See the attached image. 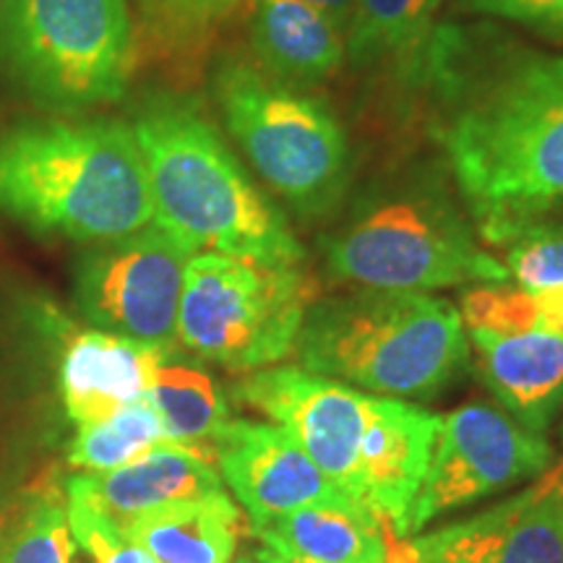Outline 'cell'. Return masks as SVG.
I'll return each mask as SVG.
<instances>
[{"label": "cell", "mask_w": 563, "mask_h": 563, "mask_svg": "<svg viewBox=\"0 0 563 563\" xmlns=\"http://www.w3.org/2000/svg\"><path fill=\"white\" fill-rule=\"evenodd\" d=\"M420 89L483 243L563 211V55L443 24Z\"/></svg>", "instance_id": "1"}, {"label": "cell", "mask_w": 563, "mask_h": 563, "mask_svg": "<svg viewBox=\"0 0 563 563\" xmlns=\"http://www.w3.org/2000/svg\"><path fill=\"white\" fill-rule=\"evenodd\" d=\"M232 397L279 426L334 488L376 514L394 538H402L407 509L439 439L441 415L298 365L245 373Z\"/></svg>", "instance_id": "2"}, {"label": "cell", "mask_w": 563, "mask_h": 563, "mask_svg": "<svg viewBox=\"0 0 563 563\" xmlns=\"http://www.w3.org/2000/svg\"><path fill=\"white\" fill-rule=\"evenodd\" d=\"M131 129L150 175L159 228L194 251L264 264L306 262L287 217L253 183L199 102L152 95Z\"/></svg>", "instance_id": "3"}, {"label": "cell", "mask_w": 563, "mask_h": 563, "mask_svg": "<svg viewBox=\"0 0 563 563\" xmlns=\"http://www.w3.org/2000/svg\"><path fill=\"white\" fill-rule=\"evenodd\" d=\"M0 211L45 235L115 241L154 222L144 157L121 121L26 123L0 139Z\"/></svg>", "instance_id": "4"}, {"label": "cell", "mask_w": 563, "mask_h": 563, "mask_svg": "<svg viewBox=\"0 0 563 563\" xmlns=\"http://www.w3.org/2000/svg\"><path fill=\"white\" fill-rule=\"evenodd\" d=\"M319 245L329 277L352 290L431 292L509 279L431 165H402L368 183Z\"/></svg>", "instance_id": "5"}, {"label": "cell", "mask_w": 563, "mask_h": 563, "mask_svg": "<svg viewBox=\"0 0 563 563\" xmlns=\"http://www.w3.org/2000/svg\"><path fill=\"white\" fill-rule=\"evenodd\" d=\"M300 368L389 399H433L470 355L462 316L428 292L350 290L308 308Z\"/></svg>", "instance_id": "6"}, {"label": "cell", "mask_w": 563, "mask_h": 563, "mask_svg": "<svg viewBox=\"0 0 563 563\" xmlns=\"http://www.w3.org/2000/svg\"><path fill=\"white\" fill-rule=\"evenodd\" d=\"M224 129L266 186L300 220L336 214L352 186V146L336 112L258 66L224 58L211 79Z\"/></svg>", "instance_id": "7"}, {"label": "cell", "mask_w": 563, "mask_h": 563, "mask_svg": "<svg viewBox=\"0 0 563 563\" xmlns=\"http://www.w3.org/2000/svg\"><path fill=\"white\" fill-rule=\"evenodd\" d=\"M133 70L129 0H0V74L42 110L118 102Z\"/></svg>", "instance_id": "8"}, {"label": "cell", "mask_w": 563, "mask_h": 563, "mask_svg": "<svg viewBox=\"0 0 563 563\" xmlns=\"http://www.w3.org/2000/svg\"><path fill=\"white\" fill-rule=\"evenodd\" d=\"M319 282L300 264L196 253L186 266L175 336L232 373L269 368L295 352Z\"/></svg>", "instance_id": "9"}, {"label": "cell", "mask_w": 563, "mask_h": 563, "mask_svg": "<svg viewBox=\"0 0 563 563\" xmlns=\"http://www.w3.org/2000/svg\"><path fill=\"white\" fill-rule=\"evenodd\" d=\"M553 464L555 452L545 435L525 428L509 412L485 402L456 407L441 415L439 439L399 540L481 498L543 477Z\"/></svg>", "instance_id": "10"}, {"label": "cell", "mask_w": 563, "mask_h": 563, "mask_svg": "<svg viewBox=\"0 0 563 563\" xmlns=\"http://www.w3.org/2000/svg\"><path fill=\"white\" fill-rule=\"evenodd\" d=\"M196 251L157 222L91 243L76 262L74 298L102 332L175 347L186 266Z\"/></svg>", "instance_id": "11"}, {"label": "cell", "mask_w": 563, "mask_h": 563, "mask_svg": "<svg viewBox=\"0 0 563 563\" xmlns=\"http://www.w3.org/2000/svg\"><path fill=\"white\" fill-rule=\"evenodd\" d=\"M214 464L253 534L302 506L350 498L274 422L230 420L214 443Z\"/></svg>", "instance_id": "12"}, {"label": "cell", "mask_w": 563, "mask_h": 563, "mask_svg": "<svg viewBox=\"0 0 563 563\" xmlns=\"http://www.w3.org/2000/svg\"><path fill=\"white\" fill-rule=\"evenodd\" d=\"M175 347L131 340L102 329L76 332L66 340L58 368L63 407L76 428L123 410L152 389L154 373Z\"/></svg>", "instance_id": "13"}, {"label": "cell", "mask_w": 563, "mask_h": 563, "mask_svg": "<svg viewBox=\"0 0 563 563\" xmlns=\"http://www.w3.org/2000/svg\"><path fill=\"white\" fill-rule=\"evenodd\" d=\"M211 490H222V477L209 456L170 441L108 473H81L66 483L68 498H79L123 532L144 514Z\"/></svg>", "instance_id": "14"}, {"label": "cell", "mask_w": 563, "mask_h": 563, "mask_svg": "<svg viewBox=\"0 0 563 563\" xmlns=\"http://www.w3.org/2000/svg\"><path fill=\"white\" fill-rule=\"evenodd\" d=\"M477 371L493 397L534 433H545L563 410V336L532 329L493 334L467 329Z\"/></svg>", "instance_id": "15"}, {"label": "cell", "mask_w": 563, "mask_h": 563, "mask_svg": "<svg viewBox=\"0 0 563 563\" xmlns=\"http://www.w3.org/2000/svg\"><path fill=\"white\" fill-rule=\"evenodd\" d=\"M249 40L258 68L292 89L327 84L347 60V34L306 0H253Z\"/></svg>", "instance_id": "16"}, {"label": "cell", "mask_w": 563, "mask_h": 563, "mask_svg": "<svg viewBox=\"0 0 563 563\" xmlns=\"http://www.w3.org/2000/svg\"><path fill=\"white\" fill-rule=\"evenodd\" d=\"M443 0H355L347 60L355 70L391 76L402 89H420L439 40Z\"/></svg>", "instance_id": "17"}, {"label": "cell", "mask_w": 563, "mask_h": 563, "mask_svg": "<svg viewBox=\"0 0 563 563\" xmlns=\"http://www.w3.org/2000/svg\"><path fill=\"white\" fill-rule=\"evenodd\" d=\"M382 519L363 504L344 498L311 504L272 519L258 540L264 548L316 563H389V538Z\"/></svg>", "instance_id": "18"}, {"label": "cell", "mask_w": 563, "mask_h": 563, "mask_svg": "<svg viewBox=\"0 0 563 563\" xmlns=\"http://www.w3.org/2000/svg\"><path fill=\"white\" fill-rule=\"evenodd\" d=\"M241 527V509L222 488L144 514L125 534L154 563H232Z\"/></svg>", "instance_id": "19"}, {"label": "cell", "mask_w": 563, "mask_h": 563, "mask_svg": "<svg viewBox=\"0 0 563 563\" xmlns=\"http://www.w3.org/2000/svg\"><path fill=\"white\" fill-rule=\"evenodd\" d=\"M146 397L159 415L167 441L194 449L214 462V443L232 415L228 397L207 371L180 361L173 352L154 373Z\"/></svg>", "instance_id": "20"}, {"label": "cell", "mask_w": 563, "mask_h": 563, "mask_svg": "<svg viewBox=\"0 0 563 563\" xmlns=\"http://www.w3.org/2000/svg\"><path fill=\"white\" fill-rule=\"evenodd\" d=\"M490 563H563V464L519 493Z\"/></svg>", "instance_id": "21"}, {"label": "cell", "mask_w": 563, "mask_h": 563, "mask_svg": "<svg viewBox=\"0 0 563 563\" xmlns=\"http://www.w3.org/2000/svg\"><path fill=\"white\" fill-rule=\"evenodd\" d=\"M167 441L162 431L159 415L150 397L139 399L110 418L91 426L76 428V439L70 443L68 464L84 473H108L136 460L144 452Z\"/></svg>", "instance_id": "22"}, {"label": "cell", "mask_w": 563, "mask_h": 563, "mask_svg": "<svg viewBox=\"0 0 563 563\" xmlns=\"http://www.w3.org/2000/svg\"><path fill=\"white\" fill-rule=\"evenodd\" d=\"M517 501L519 493L467 522L441 527L415 540L405 538L399 548H389V563H490L498 534Z\"/></svg>", "instance_id": "23"}, {"label": "cell", "mask_w": 563, "mask_h": 563, "mask_svg": "<svg viewBox=\"0 0 563 563\" xmlns=\"http://www.w3.org/2000/svg\"><path fill=\"white\" fill-rule=\"evenodd\" d=\"M3 563H74V534L68 527L66 501L55 490L42 493L26 506L0 543Z\"/></svg>", "instance_id": "24"}, {"label": "cell", "mask_w": 563, "mask_h": 563, "mask_svg": "<svg viewBox=\"0 0 563 563\" xmlns=\"http://www.w3.org/2000/svg\"><path fill=\"white\" fill-rule=\"evenodd\" d=\"M460 316L464 329L493 334H517L540 329L534 295L509 282H481L462 292Z\"/></svg>", "instance_id": "25"}, {"label": "cell", "mask_w": 563, "mask_h": 563, "mask_svg": "<svg viewBox=\"0 0 563 563\" xmlns=\"http://www.w3.org/2000/svg\"><path fill=\"white\" fill-rule=\"evenodd\" d=\"M506 249V272L527 292L563 287V222H538L519 232Z\"/></svg>", "instance_id": "26"}, {"label": "cell", "mask_w": 563, "mask_h": 563, "mask_svg": "<svg viewBox=\"0 0 563 563\" xmlns=\"http://www.w3.org/2000/svg\"><path fill=\"white\" fill-rule=\"evenodd\" d=\"M238 0H139L144 24L167 47H194L230 16Z\"/></svg>", "instance_id": "27"}, {"label": "cell", "mask_w": 563, "mask_h": 563, "mask_svg": "<svg viewBox=\"0 0 563 563\" xmlns=\"http://www.w3.org/2000/svg\"><path fill=\"white\" fill-rule=\"evenodd\" d=\"M74 563H154L150 553L79 498L66 501Z\"/></svg>", "instance_id": "28"}, {"label": "cell", "mask_w": 563, "mask_h": 563, "mask_svg": "<svg viewBox=\"0 0 563 563\" xmlns=\"http://www.w3.org/2000/svg\"><path fill=\"white\" fill-rule=\"evenodd\" d=\"M462 5L563 45V0H462Z\"/></svg>", "instance_id": "29"}, {"label": "cell", "mask_w": 563, "mask_h": 563, "mask_svg": "<svg viewBox=\"0 0 563 563\" xmlns=\"http://www.w3.org/2000/svg\"><path fill=\"white\" fill-rule=\"evenodd\" d=\"M534 302H538L540 329L563 336V287L534 292Z\"/></svg>", "instance_id": "30"}, {"label": "cell", "mask_w": 563, "mask_h": 563, "mask_svg": "<svg viewBox=\"0 0 563 563\" xmlns=\"http://www.w3.org/2000/svg\"><path fill=\"white\" fill-rule=\"evenodd\" d=\"M306 3H311L316 9L327 13V16H332L344 34L350 32L352 13H355V0H306Z\"/></svg>", "instance_id": "31"}, {"label": "cell", "mask_w": 563, "mask_h": 563, "mask_svg": "<svg viewBox=\"0 0 563 563\" xmlns=\"http://www.w3.org/2000/svg\"><path fill=\"white\" fill-rule=\"evenodd\" d=\"M258 559L264 563H316L308 559H300V555H290V553H282V551H272V548H262L258 551Z\"/></svg>", "instance_id": "32"}, {"label": "cell", "mask_w": 563, "mask_h": 563, "mask_svg": "<svg viewBox=\"0 0 563 563\" xmlns=\"http://www.w3.org/2000/svg\"><path fill=\"white\" fill-rule=\"evenodd\" d=\"M232 563H264V561L258 559V553H243V555H238Z\"/></svg>", "instance_id": "33"}, {"label": "cell", "mask_w": 563, "mask_h": 563, "mask_svg": "<svg viewBox=\"0 0 563 563\" xmlns=\"http://www.w3.org/2000/svg\"><path fill=\"white\" fill-rule=\"evenodd\" d=\"M561 441H563V422H561Z\"/></svg>", "instance_id": "34"}, {"label": "cell", "mask_w": 563, "mask_h": 563, "mask_svg": "<svg viewBox=\"0 0 563 563\" xmlns=\"http://www.w3.org/2000/svg\"><path fill=\"white\" fill-rule=\"evenodd\" d=\"M0 563H3V559H0Z\"/></svg>", "instance_id": "35"}]
</instances>
